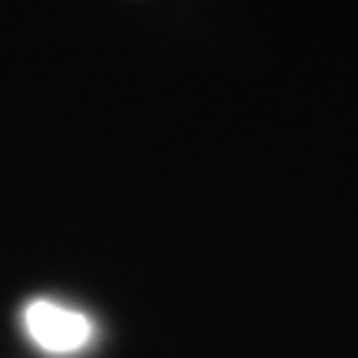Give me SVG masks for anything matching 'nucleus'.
<instances>
[{
	"instance_id": "f257e3e1",
	"label": "nucleus",
	"mask_w": 358,
	"mask_h": 358,
	"mask_svg": "<svg viewBox=\"0 0 358 358\" xmlns=\"http://www.w3.org/2000/svg\"><path fill=\"white\" fill-rule=\"evenodd\" d=\"M24 329L43 352H53V355L80 352V348L93 338V322H90L83 312L66 308V306H60V302H50V299L27 302Z\"/></svg>"
}]
</instances>
